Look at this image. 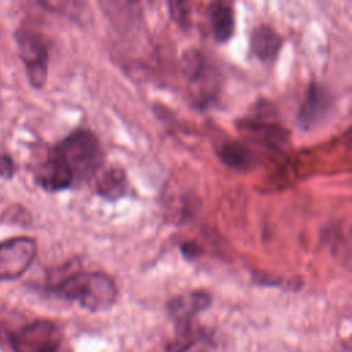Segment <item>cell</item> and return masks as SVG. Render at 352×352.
Returning a JSON list of instances; mask_svg holds the SVG:
<instances>
[{
    "label": "cell",
    "mask_w": 352,
    "mask_h": 352,
    "mask_svg": "<svg viewBox=\"0 0 352 352\" xmlns=\"http://www.w3.org/2000/svg\"><path fill=\"white\" fill-rule=\"evenodd\" d=\"M180 249H182V253L184 254V257L188 258V260H192V258L198 257V254L201 252L199 246L197 243H194V242H186V243H183L180 246Z\"/></svg>",
    "instance_id": "18"
},
{
    "label": "cell",
    "mask_w": 352,
    "mask_h": 352,
    "mask_svg": "<svg viewBox=\"0 0 352 352\" xmlns=\"http://www.w3.org/2000/svg\"><path fill=\"white\" fill-rule=\"evenodd\" d=\"M169 12L173 21L183 29L190 28V10L187 3H169Z\"/></svg>",
    "instance_id": "16"
},
{
    "label": "cell",
    "mask_w": 352,
    "mask_h": 352,
    "mask_svg": "<svg viewBox=\"0 0 352 352\" xmlns=\"http://www.w3.org/2000/svg\"><path fill=\"white\" fill-rule=\"evenodd\" d=\"M15 172L14 161L8 154H0V177L10 179Z\"/></svg>",
    "instance_id": "17"
},
{
    "label": "cell",
    "mask_w": 352,
    "mask_h": 352,
    "mask_svg": "<svg viewBox=\"0 0 352 352\" xmlns=\"http://www.w3.org/2000/svg\"><path fill=\"white\" fill-rule=\"evenodd\" d=\"M96 194L102 198L116 201L126 194L128 179L126 173L120 166H110L100 172L96 179Z\"/></svg>",
    "instance_id": "14"
},
{
    "label": "cell",
    "mask_w": 352,
    "mask_h": 352,
    "mask_svg": "<svg viewBox=\"0 0 352 352\" xmlns=\"http://www.w3.org/2000/svg\"><path fill=\"white\" fill-rule=\"evenodd\" d=\"M182 72L188 82L198 84L208 73V65L202 54L197 50H188L183 55Z\"/></svg>",
    "instance_id": "15"
},
{
    "label": "cell",
    "mask_w": 352,
    "mask_h": 352,
    "mask_svg": "<svg viewBox=\"0 0 352 352\" xmlns=\"http://www.w3.org/2000/svg\"><path fill=\"white\" fill-rule=\"evenodd\" d=\"M238 129L245 139L252 140L270 150H279L287 142V131L278 122L268 118V111H258L256 116L238 121Z\"/></svg>",
    "instance_id": "6"
},
{
    "label": "cell",
    "mask_w": 352,
    "mask_h": 352,
    "mask_svg": "<svg viewBox=\"0 0 352 352\" xmlns=\"http://www.w3.org/2000/svg\"><path fill=\"white\" fill-rule=\"evenodd\" d=\"M210 305V296L202 290H194L172 298L168 305L169 316L176 324L192 322V318Z\"/></svg>",
    "instance_id": "10"
},
{
    "label": "cell",
    "mask_w": 352,
    "mask_h": 352,
    "mask_svg": "<svg viewBox=\"0 0 352 352\" xmlns=\"http://www.w3.org/2000/svg\"><path fill=\"white\" fill-rule=\"evenodd\" d=\"M37 243L30 236H14L0 242V280L22 276L36 258Z\"/></svg>",
    "instance_id": "5"
},
{
    "label": "cell",
    "mask_w": 352,
    "mask_h": 352,
    "mask_svg": "<svg viewBox=\"0 0 352 352\" xmlns=\"http://www.w3.org/2000/svg\"><path fill=\"white\" fill-rule=\"evenodd\" d=\"M166 352H216V341L208 329L187 322L177 324V334Z\"/></svg>",
    "instance_id": "8"
},
{
    "label": "cell",
    "mask_w": 352,
    "mask_h": 352,
    "mask_svg": "<svg viewBox=\"0 0 352 352\" xmlns=\"http://www.w3.org/2000/svg\"><path fill=\"white\" fill-rule=\"evenodd\" d=\"M50 153L72 170L74 183L92 177L103 164V151L99 140L87 129L73 131L56 143Z\"/></svg>",
    "instance_id": "2"
},
{
    "label": "cell",
    "mask_w": 352,
    "mask_h": 352,
    "mask_svg": "<svg viewBox=\"0 0 352 352\" xmlns=\"http://www.w3.org/2000/svg\"><path fill=\"white\" fill-rule=\"evenodd\" d=\"M15 40L30 85L43 88L48 76V47L44 38L28 28H19Z\"/></svg>",
    "instance_id": "3"
},
{
    "label": "cell",
    "mask_w": 352,
    "mask_h": 352,
    "mask_svg": "<svg viewBox=\"0 0 352 352\" xmlns=\"http://www.w3.org/2000/svg\"><path fill=\"white\" fill-rule=\"evenodd\" d=\"M333 107V98L329 89L318 82H311L300 106L297 121L301 129L311 131L324 121Z\"/></svg>",
    "instance_id": "7"
},
{
    "label": "cell",
    "mask_w": 352,
    "mask_h": 352,
    "mask_svg": "<svg viewBox=\"0 0 352 352\" xmlns=\"http://www.w3.org/2000/svg\"><path fill=\"white\" fill-rule=\"evenodd\" d=\"M250 51L263 63H271L279 54L283 38L268 25H260L253 29L250 34Z\"/></svg>",
    "instance_id": "11"
},
{
    "label": "cell",
    "mask_w": 352,
    "mask_h": 352,
    "mask_svg": "<svg viewBox=\"0 0 352 352\" xmlns=\"http://www.w3.org/2000/svg\"><path fill=\"white\" fill-rule=\"evenodd\" d=\"M36 180L41 188L47 191L66 190L74 184V176L72 170L51 153H48L45 161L38 165Z\"/></svg>",
    "instance_id": "9"
},
{
    "label": "cell",
    "mask_w": 352,
    "mask_h": 352,
    "mask_svg": "<svg viewBox=\"0 0 352 352\" xmlns=\"http://www.w3.org/2000/svg\"><path fill=\"white\" fill-rule=\"evenodd\" d=\"M16 352H70L55 323L37 320L25 326L14 338Z\"/></svg>",
    "instance_id": "4"
},
{
    "label": "cell",
    "mask_w": 352,
    "mask_h": 352,
    "mask_svg": "<svg viewBox=\"0 0 352 352\" xmlns=\"http://www.w3.org/2000/svg\"><path fill=\"white\" fill-rule=\"evenodd\" d=\"M50 292L92 312L109 309L117 298L116 283L104 272H74L52 285Z\"/></svg>",
    "instance_id": "1"
},
{
    "label": "cell",
    "mask_w": 352,
    "mask_h": 352,
    "mask_svg": "<svg viewBox=\"0 0 352 352\" xmlns=\"http://www.w3.org/2000/svg\"><path fill=\"white\" fill-rule=\"evenodd\" d=\"M219 160L236 172H248L253 168L256 160L252 148L238 140H223L216 147Z\"/></svg>",
    "instance_id": "12"
},
{
    "label": "cell",
    "mask_w": 352,
    "mask_h": 352,
    "mask_svg": "<svg viewBox=\"0 0 352 352\" xmlns=\"http://www.w3.org/2000/svg\"><path fill=\"white\" fill-rule=\"evenodd\" d=\"M209 23L213 37L217 43H226L232 37L235 29L234 10L230 4L216 1L209 6L208 10Z\"/></svg>",
    "instance_id": "13"
}]
</instances>
